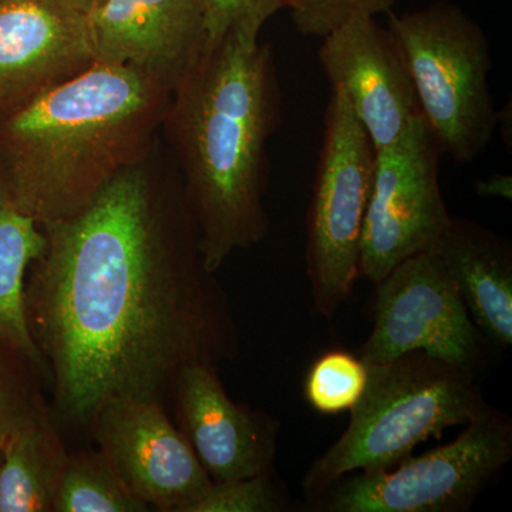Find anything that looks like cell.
<instances>
[{
	"label": "cell",
	"instance_id": "52a82bcc",
	"mask_svg": "<svg viewBox=\"0 0 512 512\" xmlns=\"http://www.w3.org/2000/svg\"><path fill=\"white\" fill-rule=\"evenodd\" d=\"M512 423L488 406L446 446L387 470L340 478L311 501L325 512H461L510 463Z\"/></svg>",
	"mask_w": 512,
	"mask_h": 512
},
{
	"label": "cell",
	"instance_id": "3957f363",
	"mask_svg": "<svg viewBox=\"0 0 512 512\" xmlns=\"http://www.w3.org/2000/svg\"><path fill=\"white\" fill-rule=\"evenodd\" d=\"M170 96L133 67L93 62L0 114V184L40 227L72 217L143 163Z\"/></svg>",
	"mask_w": 512,
	"mask_h": 512
},
{
	"label": "cell",
	"instance_id": "7a4b0ae2",
	"mask_svg": "<svg viewBox=\"0 0 512 512\" xmlns=\"http://www.w3.org/2000/svg\"><path fill=\"white\" fill-rule=\"evenodd\" d=\"M279 97L271 46L239 32L205 47L171 93L165 120L212 274L268 234L266 146Z\"/></svg>",
	"mask_w": 512,
	"mask_h": 512
},
{
	"label": "cell",
	"instance_id": "d4e9b609",
	"mask_svg": "<svg viewBox=\"0 0 512 512\" xmlns=\"http://www.w3.org/2000/svg\"><path fill=\"white\" fill-rule=\"evenodd\" d=\"M101 2H103V0H74V3L87 13L92 12V10Z\"/></svg>",
	"mask_w": 512,
	"mask_h": 512
},
{
	"label": "cell",
	"instance_id": "8fae6325",
	"mask_svg": "<svg viewBox=\"0 0 512 512\" xmlns=\"http://www.w3.org/2000/svg\"><path fill=\"white\" fill-rule=\"evenodd\" d=\"M171 400L178 430L214 483L274 474L278 421L234 402L218 367L184 366Z\"/></svg>",
	"mask_w": 512,
	"mask_h": 512
},
{
	"label": "cell",
	"instance_id": "9a60e30c",
	"mask_svg": "<svg viewBox=\"0 0 512 512\" xmlns=\"http://www.w3.org/2000/svg\"><path fill=\"white\" fill-rule=\"evenodd\" d=\"M440 256L468 315L488 342L512 345V248L510 241L476 221L453 218L439 244Z\"/></svg>",
	"mask_w": 512,
	"mask_h": 512
},
{
	"label": "cell",
	"instance_id": "ac0fdd59",
	"mask_svg": "<svg viewBox=\"0 0 512 512\" xmlns=\"http://www.w3.org/2000/svg\"><path fill=\"white\" fill-rule=\"evenodd\" d=\"M97 450L67 454L53 512H147Z\"/></svg>",
	"mask_w": 512,
	"mask_h": 512
},
{
	"label": "cell",
	"instance_id": "5bb4252c",
	"mask_svg": "<svg viewBox=\"0 0 512 512\" xmlns=\"http://www.w3.org/2000/svg\"><path fill=\"white\" fill-rule=\"evenodd\" d=\"M93 62L89 13L74 0H0V114Z\"/></svg>",
	"mask_w": 512,
	"mask_h": 512
},
{
	"label": "cell",
	"instance_id": "ba28073f",
	"mask_svg": "<svg viewBox=\"0 0 512 512\" xmlns=\"http://www.w3.org/2000/svg\"><path fill=\"white\" fill-rule=\"evenodd\" d=\"M441 154L420 113L376 150L360 241V276L372 284L410 256L433 251L453 220L440 187Z\"/></svg>",
	"mask_w": 512,
	"mask_h": 512
},
{
	"label": "cell",
	"instance_id": "cb8c5ba5",
	"mask_svg": "<svg viewBox=\"0 0 512 512\" xmlns=\"http://www.w3.org/2000/svg\"><path fill=\"white\" fill-rule=\"evenodd\" d=\"M477 192L483 195V197H500L504 198V200H511V177H507V175H494V177L478 183Z\"/></svg>",
	"mask_w": 512,
	"mask_h": 512
},
{
	"label": "cell",
	"instance_id": "9c48e42d",
	"mask_svg": "<svg viewBox=\"0 0 512 512\" xmlns=\"http://www.w3.org/2000/svg\"><path fill=\"white\" fill-rule=\"evenodd\" d=\"M376 286L375 325L359 355L367 365L424 352L476 369L483 335L436 252L410 256Z\"/></svg>",
	"mask_w": 512,
	"mask_h": 512
},
{
	"label": "cell",
	"instance_id": "6da1fadb",
	"mask_svg": "<svg viewBox=\"0 0 512 512\" xmlns=\"http://www.w3.org/2000/svg\"><path fill=\"white\" fill-rule=\"evenodd\" d=\"M25 313L57 416L90 427L114 399L165 404L184 366L238 355L227 295L204 265L185 198L146 165L121 171L82 211L42 227Z\"/></svg>",
	"mask_w": 512,
	"mask_h": 512
},
{
	"label": "cell",
	"instance_id": "5b68a950",
	"mask_svg": "<svg viewBox=\"0 0 512 512\" xmlns=\"http://www.w3.org/2000/svg\"><path fill=\"white\" fill-rule=\"evenodd\" d=\"M387 16L420 114L441 153L458 164L473 163L500 121L488 84L493 60L483 28L451 2Z\"/></svg>",
	"mask_w": 512,
	"mask_h": 512
},
{
	"label": "cell",
	"instance_id": "30bf717a",
	"mask_svg": "<svg viewBox=\"0 0 512 512\" xmlns=\"http://www.w3.org/2000/svg\"><path fill=\"white\" fill-rule=\"evenodd\" d=\"M90 427L121 483L148 510L185 512L212 483L161 403L110 400Z\"/></svg>",
	"mask_w": 512,
	"mask_h": 512
},
{
	"label": "cell",
	"instance_id": "44dd1931",
	"mask_svg": "<svg viewBox=\"0 0 512 512\" xmlns=\"http://www.w3.org/2000/svg\"><path fill=\"white\" fill-rule=\"evenodd\" d=\"M274 474L214 483L185 512H282L288 500L272 480Z\"/></svg>",
	"mask_w": 512,
	"mask_h": 512
},
{
	"label": "cell",
	"instance_id": "7402d4cb",
	"mask_svg": "<svg viewBox=\"0 0 512 512\" xmlns=\"http://www.w3.org/2000/svg\"><path fill=\"white\" fill-rule=\"evenodd\" d=\"M399 0H288L293 26L302 36L323 39L357 16L390 13Z\"/></svg>",
	"mask_w": 512,
	"mask_h": 512
},
{
	"label": "cell",
	"instance_id": "8992f818",
	"mask_svg": "<svg viewBox=\"0 0 512 512\" xmlns=\"http://www.w3.org/2000/svg\"><path fill=\"white\" fill-rule=\"evenodd\" d=\"M375 154L349 101L332 87L306 224V275L313 313L322 318L335 316L360 276Z\"/></svg>",
	"mask_w": 512,
	"mask_h": 512
},
{
	"label": "cell",
	"instance_id": "277c9868",
	"mask_svg": "<svg viewBox=\"0 0 512 512\" xmlns=\"http://www.w3.org/2000/svg\"><path fill=\"white\" fill-rule=\"evenodd\" d=\"M367 366L366 390L350 410L348 427L303 477L311 501L349 474L396 466L419 444L466 426L488 407L476 369L424 352Z\"/></svg>",
	"mask_w": 512,
	"mask_h": 512
},
{
	"label": "cell",
	"instance_id": "d6986e66",
	"mask_svg": "<svg viewBox=\"0 0 512 512\" xmlns=\"http://www.w3.org/2000/svg\"><path fill=\"white\" fill-rule=\"evenodd\" d=\"M45 380L28 357L0 342V448L16 430L49 412Z\"/></svg>",
	"mask_w": 512,
	"mask_h": 512
},
{
	"label": "cell",
	"instance_id": "603a6c76",
	"mask_svg": "<svg viewBox=\"0 0 512 512\" xmlns=\"http://www.w3.org/2000/svg\"><path fill=\"white\" fill-rule=\"evenodd\" d=\"M207 22V45L220 42L228 33L259 37L262 28L288 0H202Z\"/></svg>",
	"mask_w": 512,
	"mask_h": 512
},
{
	"label": "cell",
	"instance_id": "7c38bea8",
	"mask_svg": "<svg viewBox=\"0 0 512 512\" xmlns=\"http://www.w3.org/2000/svg\"><path fill=\"white\" fill-rule=\"evenodd\" d=\"M89 29L94 62L133 67L170 93L207 45L202 0H103Z\"/></svg>",
	"mask_w": 512,
	"mask_h": 512
},
{
	"label": "cell",
	"instance_id": "2e32d148",
	"mask_svg": "<svg viewBox=\"0 0 512 512\" xmlns=\"http://www.w3.org/2000/svg\"><path fill=\"white\" fill-rule=\"evenodd\" d=\"M67 454L50 410L16 430L2 447L0 512H53Z\"/></svg>",
	"mask_w": 512,
	"mask_h": 512
},
{
	"label": "cell",
	"instance_id": "e0dca14e",
	"mask_svg": "<svg viewBox=\"0 0 512 512\" xmlns=\"http://www.w3.org/2000/svg\"><path fill=\"white\" fill-rule=\"evenodd\" d=\"M45 247L42 227L15 207L0 184V342L28 357L49 382L25 313L26 275Z\"/></svg>",
	"mask_w": 512,
	"mask_h": 512
},
{
	"label": "cell",
	"instance_id": "4fadbf2b",
	"mask_svg": "<svg viewBox=\"0 0 512 512\" xmlns=\"http://www.w3.org/2000/svg\"><path fill=\"white\" fill-rule=\"evenodd\" d=\"M319 62L375 150L402 136L420 113L402 55L389 30L372 16H357L323 37Z\"/></svg>",
	"mask_w": 512,
	"mask_h": 512
},
{
	"label": "cell",
	"instance_id": "484cf974",
	"mask_svg": "<svg viewBox=\"0 0 512 512\" xmlns=\"http://www.w3.org/2000/svg\"><path fill=\"white\" fill-rule=\"evenodd\" d=\"M0 461H2V448H0Z\"/></svg>",
	"mask_w": 512,
	"mask_h": 512
},
{
	"label": "cell",
	"instance_id": "ffe728a7",
	"mask_svg": "<svg viewBox=\"0 0 512 512\" xmlns=\"http://www.w3.org/2000/svg\"><path fill=\"white\" fill-rule=\"evenodd\" d=\"M369 380V366L345 350H329L315 360L305 382V397L322 414L350 412L362 399Z\"/></svg>",
	"mask_w": 512,
	"mask_h": 512
}]
</instances>
